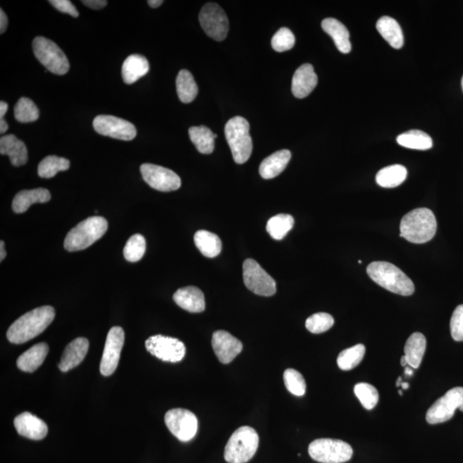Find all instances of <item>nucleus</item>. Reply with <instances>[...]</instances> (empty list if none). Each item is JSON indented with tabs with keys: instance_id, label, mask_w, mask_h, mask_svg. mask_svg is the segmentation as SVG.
Segmentation results:
<instances>
[{
	"instance_id": "obj_55",
	"label": "nucleus",
	"mask_w": 463,
	"mask_h": 463,
	"mask_svg": "<svg viewBox=\"0 0 463 463\" xmlns=\"http://www.w3.org/2000/svg\"><path fill=\"white\" fill-rule=\"evenodd\" d=\"M400 384H402V378L399 377L398 381V384H396V386H398V387H399V386Z\"/></svg>"
},
{
	"instance_id": "obj_29",
	"label": "nucleus",
	"mask_w": 463,
	"mask_h": 463,
	"mask_svg": "<svg viewBox=\"0 0 463 463\" xmlns=\"http://www.w3.org/2000/svg\"><path fill=\"white\" fill-rule=\"evenodd\" d=\"M426 348V339L423 334L414 333L407 339L404 352L407 364L413 369L420 367Z\"/></svg>"
},
{
	"instance_id": "obj_32",
	"label": "nucleus",
	"mask_w": 463,
	"mask_h": 463,
	"mask_svg": "<svg viewBox=\"0 0 463 463\" xmlns=\"http://www.w3.org/2000/svg\"><path fill=\"white\" fill-rule=\"evenodd\" d=\"M407 171L402 165H392V166L382 168L377 172L376 181L378 186L384 188H395L405 181Z\"/></svg>"
},
{
	"instance_id": "obj_30",
	"label": "nucleus",
	"mask_w": 463,
	"mask_h": 463,
	"mask_svg": "<svg viewBox=\"0 0 463 463\" xmlns=\"http://www.w3.org/2000/svg\"><path fill=\"white\" fill-rule=\"evenodd\" d=\"M194 242L197 248L206 257L213 259L222 252V241L218 235L206 230L197 231L194 235Z\"/></svg>"
},
{
	"instance_id": "obj_16",
	"label": "nucleus",
	"mask_w": 463,
	"mask_h": 463,
	"mask_svg": "<svg viewBox=\"0 0 463 463\" xmlns=\"http://www.w3.org/2000/svg\"><path fill=\"white\" fill-rule=\"evenodd\" d=\"M124 343V332L120 327H113L106 336L100 370L103 376L108 377L115 372L119 365L121 351Z\"/></svg>"
},
{
	"instance_id": "obj_31",
	"label": "nucleus",
	"mask_w": 463,
	"mask_h": 463,
	"mask_svg": "<svg viewBox=\"0 0 463 463\" xmlns=\"http://www.w3.org/2000/svg\"><path fill=\"white\" fill-rule=\"evenodd\" d=\"M190 141L201 154H209L214 152L215 139L218 135L204 126L193 127L189 129Z\"/></svg>"
},
{
	"instance_id": "obj_21",
	"label": "nucleus",
	"mask_w": 463,
	"mask_h": 463,
	"mask_svg": "<svg viewBox=\"0 0 463 463\" xmlns=\"http://www.w3.org/2000/svg\"><path fill=\"white\" fill-rule=\"evenodd\" d=\"M174 300L179 307L192 314H200L205 310L204 293L196 286L179 289L174 295Z\"/></svg>"
},
{
	"instance_id": "obj_18",
	"label": "nucleus",
	"mask_w": 463,
	"mask_h": 463,
	"mask_svg": "<svg viewBox=\"0 0 463 463\" xmlns=\"http://www.w3.org/2000/svg\"><path fill=\"white\" fill-rule=\"evenodd\" d=\"M14 425L18 434L32 440H42L49 432L45 422L29 412L15 418Z\"/></svg>"
},
{
	"instance_id": "obj_15",
	"label": "nucleus",
	"mask_w": 463,
	"mask_h": 463,
	"mask_svg": "<svg viewBox=\"0 0 463 463\" xmlns=\"http://www.w3.org/2000/svg\"><path fill=\"white\" fill-rule=\"evenodd\" d=\"M93 127L97 133L119 140L131 141L137 136V130L133 124L112 115L95 117Z\"/></svg>"
},
{
	"instance_id": "obj_57",
	"label": "nucleus",
	"mask_w": 463,
	"mask_h": 463,
	"mask_svg": "<svg viewBox=\"0 0 463 463\" xmlns=\"http://www.w3.org/2000/svg\"><path fill=\"white\" fill-rule=\"evenodd\" d=\"M462 91H463V76H462Z\"/></svg>"
},
{
	"instance_id": "obj_9",
	"label": "nucleus",
	"mask_w": 463,
	"mask_h": 463,
	"mask_svg": "<svg viewBox=\"0 0 463 463\" xmlns=\"http://www.w3.org/2000/svg\"><path fill=\"white\" fill-rule=\"evenodd\" d=\"M244 283L250 291L257 295L270 297L277 292V283L273 278L252 259L243 263Z\"/></svg>"
},
{
	"instance_id": "obj_50",
	"label": "nucleus",
	"mask_w": 463,
	"mask_h": 463,
	"mask_svg": "<svg viewBox=\"0 0 463 463\" xmlns=\"http://www.w3.org/2000/svg\"><path fill=\"white\" fill-rule=\"evenodd\" d=\"M6 252L5 249V242L1 241L0 242V261H2L6 259Z\"/></svg>"
},
{
	"instance_id": "obj_24",
	"label": "nucleus",
	"mask_w": 463,
	"mask_h": 463,
	"mask_svg": "<svg viewBox=\"0 0 463 463\" xmlns=\"http://www.w3.org/2000/svg\"><path fill=\"white\" fill-rule=\"evenodd\" d=\"M50 200L49 190L45 188L24 190L15 196L13 201V209L17 214H22V213L27 211L31 205L47 203Z\"/></svg>"
},
{
	"instance_id": "obj_48",
	"label": "nucleus",
	"mask_w": 463,
	"mask_h": 463,
	"mask_svg": "<svg viewBox=\"0 0 463 463\" xmlns=\"http://www.w3.org/2000/svg\"><path fill=\"white\" fill-rule=\"evenodd\" d=\"M7 110H8V104L5 101L0 102V120L3 119V116L6 115Z\"/></svg>"
},
{
	"instance_id": "obj_37",
	"label": "nucleus",
	"mask_w": 463,
	"mask_h": 463,
	"mask_svg": "<svg viewBox=\"0 0 463 463\" xmlns=\"http://www.w3.org/2000/svg\"><path fill=\"white\" fill-rule=\"evenodd\" d=\"M366 347L363 344L345 349L340 352L337 358V365L343 371H350L355 368L362 362L365 356Z\"/></svg>"
},
{
	"instance_id": "obj_35",
	"label": "nucleus",
	"mask_w": 463,
	"mask_h": 463,
	"mask_svg": "<svg viewBox=\"0 0 463 463\" xmlns=\"http://www.w3.org/2000/svg\"><path fill=\"white\" fill-rule=\"evenodd\" d=\"M293 225L295 219L292 216L279 214L268 220L266 230L274 240L281 241L293 229Z\"/></svg>"
},
{
	"instance_id": "obj_23",
	"label": "nucleus",
	"mask_w": 463,
	"mask_h": 463,
	"mask_svg": "<svg viewBox=\"0 0 463 463\" xmlns=\"http://www.w3.org/2000/svg\"><path fill=\"white\" fill-rule=\"evenodd\" d=\"M291 156V152L288 149L279 150V152L270 154L260 164V175L266 179L277 177L285 170Z\"/></svg>"
},
{
	"instance_id": "obj_46",
	"label": "nucleus",
	"mask_w": 463,
	"mask_h": 463,
	"mask_svg": "<svg viewBox=\"0 0 463 463\" xmlns=\"http://www.w3.org/2000/svg\"><path fill=\"white\" fill-rule=\"evenodd\" d=\"M82 3L94 10H101L108 5V1L106 0H83Z\"/></svg>"
},
{
	"instance_id": "obj_53",
	"label": "nucleus",
	"mask_w": 463,
	"mask_h": 463,
	"mask_svg": "<svg viewBox=\"0 0 463 463\" xmlns=\"http://www.w3.org/2000/svg\"><path fill=\"white\" fill-rule=\"evenodd\" d=\"M405 374L407 376H412L414 374V371L409 368V367H406Z\"/></svg>"
},
{
	"instance_id": "obj_1",
	"label": "nucleus",
	"mask_w": 463,
	"mask_h": 463,
	"mask_svg": "<svg viewBox=\"0 0 463 463\" xmlns=\"http://www.w3.org/2000/svg\"><path fill=\"white\" fill-rule=\"evenodd\" d=\"M54 318V307L45 306L35 308L22 316L10 326L6 334L7 339L14 344L27 343L42 334Z\"/></svg>"
},
{
	"instance_id": "obj_54",
	"label": "nucleus",
	"mask_w": 463,
	"mask_h": 463,
	"mask_svg": "<svg viewBox=\"0 0 463 463\" xmlns=\"http://www.w3.org/2000/svg\"><path fill=\"white\" fill-rule=\"evenodd\" d=\"M400 385H402V387L404 389H407L409 388V384H407V383H402V384H400Z\"/></svg>"
},
{
	"instance_id": "obj_39",
	"label": "nucleus",
	"mask_w": 463,
	"mask_h": 463,
	"mask_svg": "<svg viewBox=\"0 0 463 463\" xmlns=\"http://www.w3.org/2000/svg\"><path fill=\"white\" fill-rule=\"evenodd\" d=\"M146 251V241L141 234H134L129 238L124 248V257L128 262H138Z\"/></svg>"
},
{
	"instance_id": "obj_51",
	"label": "nucleus",
	"mask_w": 463,
	"mask_h": 463,
	"mask_svg": "<svg viewBox=\"0 0 463 463\" xmlns=\"http://www.w3.org/2000/svg\"><path fill=\"white\" fill-rule=\"evenodd\" d=\"M148 3L152 8H158V7L163 5V0H149Z\"/></svg>"
},
{
	"instance_id": "obj_43",
	"label": "nucleus",
	"mask_w": 463,
	"mask_h": 463,
	"mask_svg": "<svg viewBox=\"0 0 463 463\" xmlns=\"http://www.w3.org/2000/svg\"><path fill=\"white\" fill-rule=\"evenodd\" d=\"M295 38L293 32L288 28H282L275 33L271 40V45L275 51L282 53L295 47Z\"/></svg>"
},
{
	"instance_id": "obj_12",
	"label": "nucleus",
	"mask_w": 463,
	"mask_h": 463,
	"mask_svg": "<svg viewBox=\"0 0 463 463\" xmlns=\"http://www.w3.org/2000/svg\"><path fill=\"white\" fill-rule=\"evenodd\" d=\"M145 347L154 357L172 363L181 362L186 352L185 344L181 341L161 334L150 336L146 341Z\"/></svg>"
},
{
	"instance_id": "obj_33",
	"label": "nucleus",
	"mask_w": 463,
	"mask_h": 463,
	"mask_svg": "<svg viewBox=\"0 0 463 463\" xmlns=\"http://www.w3.org/2000/svg\"><path fill=\"white\" fill-rule=\"evenodd\" d=\"M396 141L404 148L428 150L433 145L432 139L428 133L420 130H412L398 136Z\"/></svg>"
},
{
	"instance_id": "obj_41",
	"label": "nucleus",
	"mask_w": 463,
	"mask_h": 463,
	"mask_svg": "<svg viewBox=\"0 0 463 463\" xmlns=\"http://www.w3.org/2000/svg\"><path fill=\"white\" fill-rule=\"evenodd\" d=\"M286 388L291 394L303 396L306 394L307 384L302 374L295 369H286L283 375Z\"/></svg>"
},
{
	"instance_id": "obj_6",
	"label": "nucleus",
	"mask_w": 463,
	"mask_h": 463,
	"mask_svg": "<svg viewBox=\"0 0 463 463\" xmlns=\"http://www.w3.org/2000/svg\"><path fill=\"white\" fill-rule=\"evenodd\" d=\"M225 136L235 163H246L252 153V140L250 136L248 121L241 116L229 120L226 124Z\"/></svg>"
},
{
	"instance_id": "obj_49",
	"label": "nucleus",
	"mask_w": 463,
	"mask_h": 463,
	"mask_svg": "<svg viewBox=\"0 0 463 463\" xmlns=\"http://www.w3.org/2000/svg\"><path fill=\"white\" fill-rule=\"evenodd\" d=\"M8 128V124L6 123V121L3 119L0 120V133L5 134Z\"/></svg>"
},
{
	"instance_id": "obj_8",
	"label": "nucleus",
	"mask_w": 463,
	"mask_h": 463,
	"mask_svg": "<svg viewBox=\"0 0 463 463\" xmlns=\"http://www.w3.org/2000/svg\"><path fill=\"white\" fill-rule=\"evenodd\" d=\"M309 455L314 461L321 463H343L352 458V449L344 441L319 439L310 444Z\"/></svg>"
},
{
	"instance_id": "obj_22",
	"label": "nucleus",
	"mask_w": 463,
	"mask_h": 463,
	"mask_svg": "<svg viewBox=\"0 0 463 463\" xmlns=\"http://www.w3.org/2000/svg\"><path fill=\"white\" fill-rule=\"evenodd\" d=\"M0 154L8 156L14 167L24 166L28 161V150L25 143L13 134L0 138Z\"/></svg>"
},
{
	"instance_id": "obj_20",
	"label": "nucleus",
	"mask_w": 463,
	"mask_h": 463,
	"mask_svg": "<svg viewBox=\"0 0 463 463\" xmlns=\"http://www.w3.org/2000/svg\"><path fill=\"white\" fill-rule=\"evenodd\" d=\"M89 347L90 343L86 338L79 337L73 340L65 348L58 368L63 373L75 368L86 358Z\"/></svg>"
},
{
	"instance_id": "obj_28",
	"label": "nucleus",
	"mask_w": 463,
	"mask_h": 463,
	"mask_svg": "<svg viewBox=\"0 0 463 463\" xmlns=\"http://www.w3.org/2000/svg\"><path fill=\"white\" fill-rule=\"evenodd\" d=\"M376 27L380 34L389 45L396 49H402L404 44V36L402 28L394 18L382 17L377 22Z\"/></svg>"
},
{
	"instance_id": "obj_47",
	"label": "nucleus",
	"mask_w": 463,
	"mask_h": 463,
	"mask_svg": "<svg viewBox=\"0 0 463 463\" xmlns=\"http://www.w3.org/2000/svg\"><path fill=\"white\" fill-rule=\"evenodd\" d=\"M7 26H8V18L1 9L0 10V34L2 35L6 31Z\"/></svg>"
},
{
	"instance_id": "obj_40",
	"label": "nucleus",
	"mask_w": 463,
	"mask_h": 463,
	"mask_svg": "<svg viewBox=\"0 0 463 463\" xmlns=\"http://www.w3.org/2000/svg\"><path fill=\"white\" fill-rule=\"evenodd\" d=\"M355 394L367 410H372L378 403V392L372 384L359 383L355 386Z\"/></svg>"
},
{
	"instance_id": "obj_5",
	"label": "nucleus",
	"mask_w": 463,
	"mask_h": 463,
	"mask_svg": "<svg viewBox=\"0 0 463 463\" xmlns=\"http://www.w3.org/2000/svg\"><path fill=\"white\" fill-rule=\"evenodd\" d=\"M259 444V437L255 429L242 426L230 437L224 458L229 463H246L254 457Z\"/></svg>"
},
{
	"instance_id": "obj_27",
	"label": "nucleus",
	"mask_w": 463,
	"mask_h": 463,
	"mask_svg": "<svg viewBox=\"0 0 463 463\" xmlns=\"http://www.w3.org/2000/svg\"><path fill=\"white\" fill-rule=\"evenodd\" d=\"M149 71L147 58L140 54H132L127 57L122 65V77L127 84L134 83Z\"/></svg>"
},
{
	"instance_id": "obj_38",
	"label": "nucleus",
	"mask_w": 463,
	"mask_h": 463,
	"mask_svg": "<svg viewBox=\"0 0 463 463\" xmlns=\"http://www.w3.org/2000/svg\"><path fill=\"white\" fill-rule=\"evenodd\" d=\"M15 117L21 123H31L39 119L38 106L31 99L22 97L15 106Z\"/></svg>"
},
{
	"instance_id": "obj_13",
	"label": "nucleus",
	"mask_w": 463,
	"mask_h": 463,
	"mask_svg": "<svg viewBox=\"0 0 463 463\" xmlns=\"http://www.w3.org/2000/svg\"><path fill=\"white\" fill-rule=\"evenodd\" d=\"M463 404V388L455 387L450 389L442 398L436 400L426 413V421L436 425L450 421L455 412Z\"/></svg>"
},
{
	"instance_id": "obj_7",
	"label": "nucleus",
	"mask_w": 463,
	"mask_h": 463,
	"mask_svg": "<svg viewBox=\"0 0 463 463\" xmlns=\"http://www.w3.org/2000/svg\"><path fill=\"white\" fill-rule=\"evenodd\" d=\"M32 47L36 58L47 71L56 75H65L69 72L68 58L56 43L38 36L33 40Z\"/></svg>"
},
{
	"instance_id": "obj_42",
	"label": "nucleus",
	"mask_w": 463,
	"mask_h": 463,
	"mask_svg": "<svg viewBox=\"0 0 463 463\" xmlns=\"http://www.w3.org/2000/svg\"><path fill=\"white\" fill-rule=\"evenodd\" d=\"M334 320L332 315L325 312H318L307 319L306 327L311 333L321 334L326 332L334 325Z\"/></svg>"
},
{
	"instance_id": "obj_25",
	"label": "nucleus",
	"mask_w": 463,
	"mask_h": 463,
	"mask_svg": "<svg viewBox=\"0 0 463 463\" xmlns=\"http://www.w3.org/2000/svg\"><path fill=\"white\" fill-rule=\"evenodd\" d=\"M322 28L332 36L337 49L343 54H349L352 49L350 35L345 25L334 18L329 17L322 22Z\"/></svg>"
},
{
	"instance_id": "obj_52",
	"label": "nucleus",
	"mask_w": 463,
	"mask_h": 463,
	"mask_svg": "<svg viewBox=\"0 0 463 463\" xmlns=\"http://www.w3.org/2000/svg\"><path fill=\"white\" fill-rule=\"evenodd\" d=\"M400 365L404 367H406L407 365H409V364H407V360L405 357V355L403 356L402 359H400Z\"/></svg>"
},
{
	"instance_id": "obj_58",
	"label": "nucleus",
	"mask_w": 463,
	"mask_h": 463,
	"mask_svg": "<svg viewBox=\"0 0 463 463\" xmlns=\"http://www.w3.org/2000/svg\"><path fill=\"white\" fill-rule=\"evenodd\" d=\"M399 394H400V396L403 395V392H402V391H399Z\"/></svg>"
},
{
	"instance_id": "obj_2",
	"label": "nucleus",
	"mask_w": 463,
	"mask_h": 463,
	"mask_svg": "<svg viewBox=\"0 0 463 463\" xmlns=\"http://www.w3.org/2000/svg\"><path fill=\"white\" fill-rule=\"evenodd\" d=\"M437 231V220L429 209H414L404 216L400 224V236L414 244L432 240Z\"/></svg>"
},
{
	"instance_id": "obj_4",
	"label": "nucleus",
	"mask_w": 463,
	"mask_h": 463,
	"mask_svg": "<svg viewBox=\"0 0 463 463\" xmlns=\"http://www.w3.org/2000/svg\"><path fill=\"white\" fill-rule=\"evenodd\" d=\"M108 229V220L104 218L91 216L69 232L65 238L64 247L68 252L83 251L100 240Z\"/></svg>"
},
{
	"instance_id": "obj_56",
	"label": "nucleus",
	"mask_w": 463,
	"mask_h": 463,
	"mask_svg": "<svg viewBox=\"0 0 463 463\" xmlns=\"http://www.w3.org/2000/svg\"><path fill=\"white\" fill-rule=\"evenodd\" d=\"M459 409H460V411L463 412V404L460 407H459Z\"/></svg>"
},
{
	"instance_id": "obj_34",
	"label": "nucleus",
	"mask_w": 463,
	"mask_h": 463,
	"mask_svg": "<svg viewBox=\"0 0 463 463\" xmlns=\"http://www.w3.org/2000/svg\"><path fill=\"white\" fill-rule=\"evenodd\" d=\"M176 89L179 100L183 103L193 101L198 93V88L194 77L187 70H181L179 72L176 79Z\"/></svg>"
},
{
	"instance_id": "obj_17",
	"label": "nucleus",
	"mask_w": 463,
	"mask_h": 463,
	"mask_svg": "<svg viewBox=\"0 0 463 463\" xmlns=\"http://www.w3.org/2000/svg\"><path fill=\"white\" fill-rule=\"evenodd\" d=\"M212 348L220 363L229 364L240 355L243 344L225 330H218L212 336Z\"/></svg>"
},
{
	"instance_id": "obj_10",
	"label": "nucleus",
	"mask_w": 463,
	"mask_h": 463,
	"mask_svg": "<svg viewBox=\"0 0 463 463\" xmlns=\"http://www.w3.org/2000/svg\"><path fill=\"white\" fill-rule=\"evenodd\" d=\"M200 22L209 38L218 42L226 39L229 31V18L218 3H206L200 13Z\"/></svg>"
},
{
	"instance_id": "obj_19",
	"label": "nucleus",
	"mask_w": 463,
	"mask_h": 463,
	"mask_svg": "<svg viewBox=\"0 0 463 463\" xmlns=\"http://www.w3.org/2000/svg\"><path fill=\"white\" fill-rule=\"evenodd\" d=\"M318 84V76L314 66L304 64L296 70L292 79V92L298 99L308 97Z\"/></svg>"
},
{
	"instance_id": "obj_14",
	"label": "nucleus",
	"mask_w": 463,
	"mask_h": 463,
	"mask_svg": "<svg viewBox=\"0 0 463 463\" xmlns=\"http://www.w3.org/2000/svg\"><path fill=\"white\" fill-rule=\"evenodd\" d=\"M143 180L152 188L160 192H174L181 186V179L170 169L158 165L145 163L140 167Z\"/></svg>"
},
{
	"instance_id": "obj_11",
	"label": "nucleus",
	"mask_w": 463,
	"mask_h": 463,
	"mask_svg": "<svg viewBox=\"0 0 463 463\" xmlns=\"http://www.w3.org/2000/svg\"><path fill=\"white\" fill-rule=\"evenodd\" d=\"M165 423L172 434L181 442H188L196 436L198 421L193 412L183 409H174L167 412Z\"/></svg>"
},
{
	"instance_id": "obj_3",
	"label": "nucleus",
	"mask_w": 463,
	"mask_h": 463,
	"mask_svg": "<svg viewBox=\"0 0 463 463\" xmlns=\"http://www.w3.org/2000/svg\"><path fill=\"white\" fill-rule=\"evenodd\" d=\"M367 274L377 284L396 295L409 296L414 292L411 279L391 263L373 262L367 267Z\"/></svg>"
},
{
	"instance_id": "obj_36",
	"label": "nucleus",
	"mask_w": 463,
	"mask_h": 463,
	"mask_svg": "<svg viewBox=\"0 0 463 463\" xmlns=\"http://www.w3.org/2000/svg\"><path fill=\"white\" fill-rule=\"evenodd\" d=\"M70 161L57 156H49L40 161L38 166V175L40 178H54L58 172L68 170Z\"/></svg>"
},
{
	"instance_id": "obj_26",
	"label": "nucleus",
	"mask_w": 463,
	"mask_h": 463,
	"mask_svg": "<svg viewBox=\"0 0 463 463\" xmlns=\"http://www.w3.org/2000/svg\"><path fill=\"white\" fill-rule=\"evenodd\" d=\"M49 351V345L45 343L34 345L17 359L18 368L25 373H34L42 365Z\"/></svg>"
},
{
	"instance_id": "obj_45",
	"label": "nucleus",
	"mask_w": 463,
	"mask_h": 463,
	"mask_svg": "<svg viewBox=\"0 0 463 463\" xmlns=\"http://www.w3.org/2000/svg\"><path fill=\"white\" fill-rule=\"evenodd\" d=\"M51 6L60 10V13L71 15L73 17L79 16V10H76L74 5L69 0H51L49 1Z\"/></svg>"
},
{
	"instance_id": "obj_44",
	"label": "nucleus",
	"mask_w": 463,
	"mask_h": 463,
	"mask_svg": "<svg viewBox=\"0 0 463 463\" xmlns=\"http://www.w3.org/2000/svg\"><path fill=\"white\" fill-rule=\"evenodd\" d=\"M450 332L455 341H463V304L455 308L452 314Z\"/></svg>"
}]
</instances>
